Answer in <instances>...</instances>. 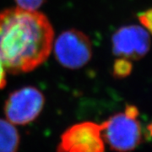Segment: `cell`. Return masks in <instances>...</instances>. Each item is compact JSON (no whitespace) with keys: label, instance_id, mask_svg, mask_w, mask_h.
Returning a JSON list of instances; mask_svg holds the SVG:
<instances>
[{"label":"cell","instance_id":"cell-1","mask_svg":"<svg viewBox=\"0 0 152 152\" xmlns=\"http://www.w3.org/2000/svg\"><path fill=\"white\" fill-rule=\"evenodd\" d=\"M54 31L37 10L19 7L0 12V62L11 74L34 70L48 58Z\"/></svg>","mask_w":152,"mask_h":152},{"label":"cell","instance_id":"cell-2","mask_svg":"<svg viewBox=\"0 0 152 152\" xmlns=\"http://www.w3.org/2000/svg\"><path fill=\"white\" fill-rule=\"evenodd\" d=\"M138 116L135 106L128 105L124 112L114 114L102 123L104 141L113 151L130 152L140 145L143 130Z\"/></svg>","mask_w":152,"mask_h":152},{"label":"cell","instance_id":"cell-3","mask_svg":"<svg viewBox=\"0 0 152 152\" xmlns=\"http://www.w3.org/2000/svg\"><path fill=\"white\" fill-rule=\"evenodd\" d=\"M103 124L86 121L72 125L62 134L57 152H105Z\"/></svg>","mask_w":152,"mask_h":152},{"label":"cell","instance_id":"cell-4","mask_svg":"<svg viewBox=\"0 0 152 152\" xmlns=\"http://www.w3.org/2000/svg\"><path fill=\"white\" fill-rule=\"evenodd\" d=\"M45 97L36 87L26 86L11 93L4 104L6 118L15 125H26L36 119L42 111Z\"/></svg>","mask_w":152,"mask_h":152},{"label":"cell","instance_id":"cell-5","mask_svg":"<svg viewBox=\"0 0 152 152\" xmlns=\"http://www.w3.org/2000/svg\"><path fill=\"white\" fill-rule=\"evenodd\" d=\"M54 54L60 64L76 69L91 60L92 46L86 34L77 30H69L59 35L55 41Z\"/></svg>","mask_w":152,"mask_h":152},{"label":"cell","instance_id":"cell-6","mask_svg":"<svg viewBox=\"0 0 152 152\" xmlns=\"http://www.w3.org/2000/svg\"><path fill=\"white\" fill-rule=\"evenodd\" d=\"M112 43L116 56L129 60H139L149 52L151 37L145 28L134 25L126 26L114 33Z\"/></svg>","mask_w":152,"mask_h":152},{"label":"cell","instance_id":"cell-7","mask_svg":"<svg viewBox=\"0 0 152 152\" xmlns=\"http://www.w3.org/2000/svg\"><path fill=\"white\" fill-rule=\"evenodd\" d=\"M20 139L14 124L8 120L0 118V152H17Z\"/></svg>","mask_w":152,"mask_h":152},{"label":"cell","instance_id":"cell-8","mask_svg":"<svg viewBox=\"0 0 152 152\" xmlns=\"http://www.w3.org/2000/svg\"><path fill=\"white\" fill-rule=\"evenodd\" d=\"M133 65L130 60L119 58L115 60L113 65V74L117 78H125L130 75Z\"/></svg>","mask_w":152,"mask_h":152},{"label":"cell","instance_id":"cell-9","mask_svg":"<svg viewBox=\"0 0 152 152\" xmlns=\"http://www.w3.org/2000/svg\"><path fill=\"white\" fill-rule=\"evenodd\" d=\"M17 6L26 10H37L43 4L45 0H15Z\"/></svg>","mask_w":152,"mask_h":152},{"label":"cell","instance_id":"cell-10","mask_svg":"<svg viewBox=\"0 0 152 152\" xmlns=\"http://www.w3.org/2000/svg\"><path fill=\"white\" fill-rule=\"evenodd\" d=\"M139 20L146 31L152 35V9L147 10L139 15Z\"/></svg>","mask_w":152,"mask_h":152},{"label":"cell","instance_id":"cell-11","mask_svg":"<svg viewBox=\"0 0 152 152\" xmlns=\"http://www.w3.org/2000/svg\"><path fill=\"white\" fill-rule=\"evenodd\" d=\"M6 86V70L0 62V90Z\"/></svg>","mask_w":152,"mask_h":152}]
</instances>
